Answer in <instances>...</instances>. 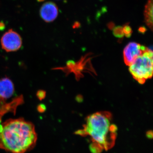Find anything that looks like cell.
Segmentation results:
<instances>
[{
    "label": "cell",
    "mask_w": 153,
    "mask_h": 153,
    "mask_svg": "<svg viewBox=\"0 0 153 153\" xmlns=\"http://www.w3.org/2000/svg\"><path fill=\"white\" fill-rule=\"evenodd\" d=\"M153 0H148L145 6L144 15L145 22L147 26L153 30Z\"/></svg>",
    "instance_id": "ba28073f"
},
{
    "label": "cell",
    "mask_w": 153,
    "mask_h": 153,
    "mask_svg": "<svg viewBox=\"0 0 153 153\" xmlns=\"http://www.w3.org/2000/svg\"><path fill=\"white\" fill-rule=\"evenodd\" d=\"M147 137H148L149 138L152 139L153 137V133L152 131H148L146 133Z\"/></svg>",
    "instance_id": "4fadbf2b"
},
{
    "label": "cell",
    "mask_w": 153,
    "mask_h": 153,
    "mask_svg": "<svg viewBox=\"0 0 153 153\" xmlns=\"http://www.w3.org/2000/svg\"><path fill=\"white\" fill-rule=\"evenodd\" d=\"M129 71L140 84L151 78L153 74L152 49L148 48L129 66Z\"/></svg>",
    "instance_id": "3957f363"
},
{
    "label": "cell",
    "mask_w": 153,
    "mask_h": 153,
    "mask_svg": "<svg viewBox=\"0 0 153 153\" xmlns=\"http://www.w3.org/2000/svg\"><path fill=\"white\" fill-rule=\"evenodd\" d=\"M124 34L127 38H130L132 34V30L130 26L129 23H126L123 27Z\"/></svg>",
    "instance_id": "30bf717a"
},
{
    "label": "cell",
    "mask_w": 153,
    "mask_h": 153,
    "mask_svg": "<svg viewBox=\"0 0 153 153\" xmlns=\"http://www.w3.org/2000/svg\"><path fill=\"white\" fill-rule=\"evenodd\" d=\"M80 24H79L78 22H75V24H74V26H73V27L74 28H78L79 27Z\"/></svg>",
    "instance_id": "9a60e30c"
},
{
    "label": "cell",
    "mask_w": 153,
    "mask_h": 153,
    "mask_svg": "<svg viewBox=\"0 0 153 153\" xmlns=\"http://www.w3.org/2000/svg\"><path fill=\"white\" fill-rule=\"evenodd\" d=\"M1 101H0V104H1Z\"/></svg>",
    "instance_id": "e0dca14e"
},
{
    "label": "cell",
    "mask_w": 153,
    "mask_h": 153,
    "mask_svg": "<svg viewBox=\"0 0 153 153\" xmlns=\"http://www.w3.org/2000/svg\"><path fill=\"white\" fill-rule=\"evenodd\" d=\"M2 48L7 52H15L22 47V38L16 32L10 30L4 34L1 40Z\"/></svg>",
    "instance_id": "277c9868"
},
{
    "label": "cell",
    "mask_w": 153,
    "mask_h": 153,
    "mask_svg": "<svg viewBox=\"0 0 153 153\" xmlns=\"http://www.w3.org/2000/svg\"><path fill=\"white\" fill-rule=\"evenodd\" d=\"M113 30V33L115 37L120 38H123L124 34L122 27L117 26V27H115Z\"/></svg>",
    "instance_id": "9c48e42d"
},
{
    "label": "cell",
    "mask_w": 153,
    "mask_h": 153,
    "mask_svg": "<svg viewBox=\"0 0 153 153\" xmlns=\"http://www.w3.org/2000/svg\"><path fill=\"white\" fill-rule=\"evenodd\" d=\"M111 115L109 112H97L88 117L82 129L75 132L82 136H89L91 143L89 149L92 153H100L114 146L117 128L111 124Z\"/></svg>",
    "instance_id": "7a4b0ae2"
},
{
    "label": "cell",
    "mask_w": 153,
    "mask_h": 153,
    "mask_svg": "<svg viewBox=\"0 0 153 153\" xmlns=\"http://www.w3.org/2000/svg\"><path fill=\"white\" fill-rule=\"evenodd\" d=\"M4 24L2 22H0V30H4Z\"/></svg>",
    "instance_id": "5bb4252c"
},
{
    "label": "cell",
    "mask_w": 153,
    "mask_h": 153,
    "mask_svg": "<svg viewBox=\"0 0 153 153\" xmlns=\"http://www.w3.org/2000/svg\"><path fill=\"white\" fill-rule=\"evenodd\" d=\"M40 13L41 18L45 22H52L58 16V8L55 3L47 2L42 6Z\"/></svg>",
    "instance_id": "8992f818"
},
{
    "label": "cell",
    "mask_w": 153,
    "mask_h": 153,
    "mask_svg": "<svg viewBox=\"0 0 153 153\" xmlns=\"http://www.w3.org/2000/svg\"><path fill=\"white\" fill-rule=\"evenodd\" d=\"M115 24L113 22H110L107 25V27L110 30H112L114 28Z\"/></svg>",
    "instance_id": "7c38bea8"
},
{
    "label": "cell",
    "mask_w": 153,
    "mask_h": 153,
    "mask_svg": "<svg viewBox=\"0 0 153 153\" xmlns=\"http://www.w3.org/2000/svg\"><path fill=\"white\" fill-rule=\"evenodd\" d=\"M35 126L23 119H10L0 126V148L11 153H25L36 145Z\"/></svg>",
    "instance_id": "6da1fadb"
},
{
    "label": "cell",
    "mask_w": 153,
    "mask_h": 153,
    "mask_svg": "<svg viewBox=\"0 0 153 153\" xmlns=\"http://www.w3.org/2000/svg\"><path fill=\"white\" fill-rule=\"evenodd\" d=\"M14 92V85L10 79L4 78L0 79V101L9 99Z\"/></svg>",
    "instance_id": "52a82bcc"
},
{
    "label": "cell",
    "mask_w": 153,
    "mask_h": 153,
    "mask_svg": "<svg viewBox=\"0 0 153 153\" xmlns=\"http://www.w3.org/2000/svg\"><path fill=\"white\" fill-rule=\"evenodd\" d=\"M39 1H44V0H38Z\"/></svg>",
    "instance_id": "2e32d148"
},
{
    "label": "cell",
    "mask_w": 153,
    "mask_h": 153,
    "mask_svg": "<svg viewBox=\"0 0 153 153\" xmlns=\"http://www.w3.org/2000/svg\"><path fill=\"white\" fill-rule=\"evenodd\" d=\"M146 28L145 27H144V26L140 27L138 29V32H139L140 33H141V34H144V33H146Z\"/></svg>",
    "instance_id": "8fae6325"
},
{
    "label": "cell",
    "mask_w": 153,
    "mask_h": 153,
    "mask_svg": "<svg viewBox=\"0 0 153 153\" xmlns=\"http://www.w3.org/2000/svg\"><path fill=\"white\" fill-rule=\"evenodd\" d=\"M147 49L144 46L135 42L128 43L123 51L124 60L126 64L129 66L139 56L146 51Z\"/></svg>",
    "instance_id": "5b68a950"
}]
</instances>
